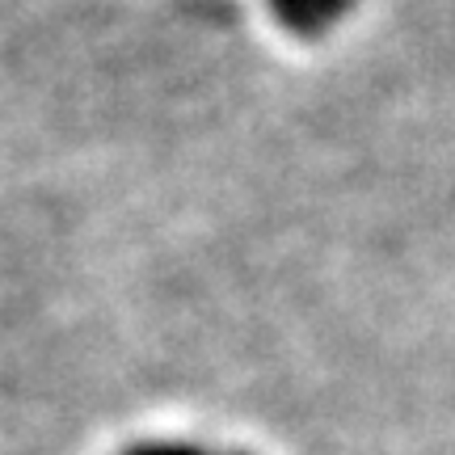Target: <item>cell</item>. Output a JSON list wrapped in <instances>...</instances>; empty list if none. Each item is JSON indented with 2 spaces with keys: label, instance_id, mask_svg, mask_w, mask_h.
I'll use <instances>...</instances> for the list:
<instances>
[{
  "label": "cell",
  "instance_id": "cell-2",
  "mask_svg": "<svg viewBox=\"0 0 455 455\" xmlns=\"http://www.w3.org/2000/svg\"><path fill=\"white\" fill-rule=\"evenodd\" d=\"M127 455H207L190 447V443H144V447H131Z\"/></svg>",
  "mask_w": 455,
  "mask_h": 455
},
{
  "label": "cell",
  "instance_id": "cell-1",
  "mask_svg": "<svg viewBox=\"0 0 455 455\" xmlns=\"http://www.w3.org/2000/svg\"><path fill=\"white\" fill-rule=\"evenodd\" d=\"M350 0H275V13L291 26V30H325L329 21L346 9Z\"/></svg>",
  "mask_w": 455,
  "mask_h": 455
}]
</instances>
